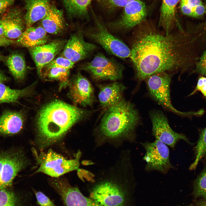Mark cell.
Instances as JSON below:
<instances>
[{
	"mask_svg": "<svg viewBox=\"0 0 206 206\" xmlns=\"http://www.w3.org/2000/svg\"><path fill=\"white\" fill-rule=\"evenodd\" d=\"M185 37L178 33L163 34L149 28L140 31L130 56L139 83L154 74L176 72L186 66L189 42Z\"/></svg>",
	"mask_w": 206,
	"mask_h": 206,
	"instance_id": "cell-1",
	"label": "cell"
},
{
	"mask_svg": "<svg viewBox=\"0 0 206 206\" xmlns=\"http://www.w3.org/2000/svg\"><path fill=\"white\" fill-rule=\"evenodd\" d=\"M92 113L59 100L46 105L37 119V140L39 147L42 148L60 140L74 124Z\"/></svg>",
	"mask_w": 206,
	"mask_h": 206,
	"instance_id": "cell-2",
	"label": "cell"
},
{
	"mask_svg": "<svg viewBox=\"0 0 206 206\" xmlns=\"http://www.w3.org/2000/svg\"><path fill=\"white\" fill-rule=\"evenodd\" d=\"M141 118L133 104L124 98L106 109L97 129L98 144L134 142Z\"/></svg>",
	"mask_w": 206,
	"mask_h": 206,
	"instance_id": "cell-3",
	"label": "cell"
},
{
	"mask_svg": "<svg viewBox=\"0 0 206 206\" xmlns=\"http://www.w3.org/2000/svg\"><path fill=\"white\" fill-rule=\"evenodd\" d=\"M132 163L126 162L119 172L96 181L89 190V197L101 206H131V188L135 177Z\"/></svg>",
	"mask_w": 206,
	"mask_h": 206,
	"instance_id": "cell-4",
	"label": "cell"
},
{
	"mask_svg": "<svg viewBox=\"0 0 206 206\" xmlns=\"http://www.w3.org/2000/svg\"><path fill=\"white\" fill-rule=\"evenodd\" d=\"M32 152L39 165L35 173H42L53 178H58L68 172L76 170L79 172V160L81 153L78 151L76 157L67 159L62 155L54 151L51 148L46 152H41L39 154L34 148Z\"/></svg>",
	"mask_w": 206,
	"mask_h": 206,
	"instance_id": "cell-5",
	"label": "cell"
},
{
	"mask_svg": "<svg viewBox=\"0 0 206 206\" xmlns=\"http://www.w3.org/2000/svg\"><path fill=\"white\" fill-rule=\"evenodd\" d=\"M171 75L161 72L154 74L144 80L149 95L165 109L179 115L189 116L198 115L197 112H183L175 109L172 104L170 95Z\"/></svg>",
	"mask_w": 206,
	"mask_h": 206,
	"instance_id": "cell-6",
	"label": "cell"
},
{
	"mask_svg": "<svg viewBox=\"0 0 206 206\" xmlns=\"http://www.w3.org/2000/svg\"><path fill=\"white\" fill-rule=\"evenodd\" d=\"M140 144L145 151L143 159L146 163L144 169L146 171H156L166 174L174 169L170 161V151L167 145L157 139Z\"/></svg>",
	"mask_w": 206,
	"mask_h": 206,
	"instance_id": "cell-7",
	"label": "cell"
},
{
	"mask_svg": "<svg viewBox=\"0 0 206 206\" xmlns=\"http://www.w3.org/2000/svg\"><path fill=\"white\" fill-rule=\"evenodd\" d=\"M124 69L121 64L101 53L97 54L91 61L82 64L80 68L88 72L96 81L119 80L122 77Z\"/></svg>",
	"mask_w": 206,
	"mask_h": 206,
	"instance_id": "cell-8",
	"label": "cell"
},
{
	"mask_svg": "<svg viewBox=\"0 0 206 206\" xmlns=\"http://www.w3.org/2000/svg\"><path fill=\"white\" fill-rule=\"evenodd\" d=\"M86 33L110 54L122 58L130 57L131 49L122 40L111 34L96 19L95 26L86 31Z\"/></svg>",
	"mask_w": 206,
	"mask_h": 206,
	"instance_id": "cell-9",
	"label": "cell"
},
{
	"mask_svg": "<svg viewBox=\"0 0 206 206\" xmlns=\"http://www.w3.org/2000/svg\"><path fill=\"white\" fill-rule=\"evenodd\" d=\"M149 116L152 125V135L155 138L173 149L177 142L183 140L188 143L191 142L184 134L173 130L171 127L167 118L162 111L151 110Z\"/></svg>",
	"mask_w": 206,
	"mask_h": 206,
	"instance_id": "cell-10",
	"label": "cell"
},
{
	"mask_svg": "<svg viewBox=\"0 0 206 206\" xmlns=\"http://www.w3.org/2000/svg\"><path fill=\"white\" fill-rule=\"evenodd\" d=\"M27 163L21 151L0 152V190L11 185L17 174Z\"/></svg>",
	"mask_w": 206,
	"mask_h": 206,
	"instance_id": "cell-11",
	"label": "cell"
},
{
	"mask_svg": "<svg viewBox=\"0 0 206 206\" xmlns=\"http://www.w3.org/2000/svg\"><path fill=\"white\" fill-rule=\"evenodd\" d=\"M147 14L145 3L141 0H135L124 7L123 13L110 26L116 30H127L139 24L145 19Z\"/></svg>",
	"mask_w": 206,
	"mask_h": 206,
	"instance_id": "cell-12",
	"label": "cell"
},
{
	"mask_svg": "<svg viewBox=\"0 0 206 206\" xmlns=\"http://www.w3.org/2000/svg\"><path fill=\"white\" fill-rule=\"evenodd\" d=\"M96 48L95 44L86 41L82 32L79 31L71 35L65 45L62 55L75 63L88 58Z\"/></svg>",
	"mask_w": 206,
	"mask_h": 206,
	"instance_id": "cell-13",
	"label": "cell"
},
{
	"mask_svg": "<svg viewBox=\"0 0 206 206\" xmlns=\"http://www.w3.org/2000/svg\"><path fill=\"white\" fill-rule=\"evenodd\" d=\"M69 84V96L75 104L84 107L93 105L95 101L94 90L87 79L79 72Z\"/></svg>",
	"mask_w": 206,
	"mask_h": 206,
	"instance_id": "cell-14",
	"label": "cell"
},
{
	"mask_svg": "<svg viewBox=\"0 0 206 206\" xmlns=\"http://www.w3.org/2000/svg\"><path fill=\"white\" fill-rule=\"evenodd\" d=\"M65 44V41L63 40H54L29 48L40 76L41 75L43 68L53 60L56 55L63 50Z\"/></svg>",
	"mask_w": 206,
	"mask_h": 206,
	"instance_id": "cell-15",
	"label": "cell"
},
{
	"mask_svg": "<svg viewBox=\"0 0 206 206\" xmlns=\"http://www.w3.org/2000/svg\"><path fill=\"white\" fill-rule=\"evenodd\" d=\"M5 30V36L11 39H17L26 29L24 16L21 10L11 6L0 15Z\"/></svg>",
	"mask_w": 206,
	"mask_h": 206,
	"instance_id": "cell-16",
	"label": "cell"
},
{
	"mask_svg": "<svg viewBox=\"0 0 206 206\" xmlns=\"http://www.w3.org/2000/svg\"><path fill=\"white\" fill-rule=\"evenodd\" d=\"M98 87L100 105L106 109L123 99V94L126 89L123 84L116 82L107 84H99Z\"/></svg>",
	"mask_w": 206,
	"mask_h": 206,
	"instance_id": "cell-17",
	"label": "cell"
},
{
	"mask_svg": "<svg viewBox=\"0 0 206 206\" xmlns=\"http://www.w3.org/2000/svg\"><path fill=\"white\" fill-rule=\"evenodd\" d=\"M26 13L24 16L26 28L46 15L51 5L49 0H24Z\"/></svg>",
	"mask_w": 206,
	"mask_h": 206,
	"instance_id": "cell-18",
	"label": "cell"
},
{
	"mask_svg": "<svg viewBox=\"0 0 206 206\" xmlns=\"http://www.w3.org/2000/svg\"><path fill=\"white\" fill-rule=\"evenodd\" d=\"M47 32L41 25L26 28L15 43L29 48L45 44L49 40Z\"/></svg>",
	"mask_w": 206,
	"mask_h": 206,
	"instance_id": "cell-19",
	"label": "cell"
},
{
	"mask_svg": "<svg viewBox=\"0 0 206 206\" xmlns=\"http://www.w3.org/2000/svg\"><path fill=\"white\" fill-rule=\"evenodd\" d=\"M24 122L23 114L20 112L7 111L0 117V134L10 135L19 132Z\"/></svg>",
	"mask_w": 206,
	"mask_h": 206,
	"instance_id": "cell-20",
	"label": "cell"
},
{
	"mask_svg": "<svg viewBox=\"0 0 206 206\" xmlns=\"http://www.w3.org/2000/svg\"><path fill=\"white\" fill-rule=\"evenodd\" d=\"M41 26L47 33L57 34L65 28L63 12L54 5H51L45 16L41 20Z\"/></svg>",
	"mask_w": 206,
	"mask_h": 206,
	"instance_id": "cell-21",
	"label": "cell"
},
{
	"mask_svg": "<svg viewBox=\"0 0 206 206\" xmlns=\"http://www.w3.org/2000/svg\"><path fill=\"white\" fill-rule=\"evenodd\" d=\"M180 0H163L159 24L165 29L166 34L170 33L174 26L176 7Z\"/></svg>",
	"mask_w": 206,
	"mask_h": 206,
	"instance_id": "cell-22",
	"label": "cell"
},
{
	"mask_svg": "<svg viewBox=\"0 0 206 206\" xmlns=\"http://www.w3.org/2000/svg\"><path fill=\"white\" fill-rule=\"evenodd\" d=\"M5 63L9 72L16 80L21 81L24 79L26 66L22 55L17 52L12 53L7 58Z\"/></svg>",
	"mask_w": 206,
	"mask_h": 206,
	"instance_id": "cell-23",
	"label": "cell"
},
{
	"mask_svg": "<svg viewBox=\"0 0 206 206\" xmlns=\"http://www.w3.org/2000/svg\"><path fill=\"white\" fill-rule=\"evenodd\" d=\"M31 89L30 87L20 90L12 89L0 83V104L17 102L19 98L29 94Z\"/></svg>",
	"mask_w": 206,
	"mask_h": 206,
	"instance_id": "cell-24",
	"label": "cell"
},
{
	"mask_svg": "<svg viewBox=\"0 0 206 206\" xmlns=\"http://www.w3.org/2000/svg\"><path fill=\"white\" fill-rule=\"evenodd\" d=\"M93 0H63L68 13L73 17L88 16V7Z\"/></svg>",
	"mask_w": 206,
	"mask_h": 206,
	"instance_id": "cell-25",
	"label": "cell"
},
{
	"mask_svg": "<svg viewBox=\"0 0 206 206\" xmlns=\"http://www.w3.org/2000/svg\"><path fill=\"white\" fill-rule=\"evenodd\" d=\"M70 70L60 68H53L44 71L41 76L60 82V88L69 84V76Z\"/></svg>",
	"mask_w": 206,
	"mask_h": 206,
	"instance_id": "cell-26",
	"label": "cell"
},
{
	"mask_svg": "<svg viewBox=\"0 0 206 206\" xmlns=\"http://www.w3.org/2000/svg\"><path fill=\"white\" fill-rule=\"evenodd\" d=\"M196 157L194 162L189 168L190 170L195 169L201 159L206 154V127L202 130L195 147Z\"/></svg>",
	"mask_w": 206,
	"mask_h": 206,
	"instance_id": "cell-27",
	"label": "cell"
},
{
	"mask_svg": "<svg viewBox=\"0 0 206 206\" xmlns=\"http://www.w3.org/2000/svg\"><path fill=\"white\" fill-rule=\"evenodd\" d=\"M193 194L197 198L201 197L206 200V168L194 182Z\"/></svg>",
	"mask_w": 206,
	"mask_h": 206,
	"instance_id": "cell-28",
	"label": "cell"
},
{
	"mask_svg": "<svg viewBox=\"0 0 206 206\" xmlns=\"http://www.w3.org/2000/svg\"><path fill=\"white\" fill-rule=\"evenodd\" d=\"M68 206H101L89 197L84 195L80 190L72 195Z\"/></svg>",
	"mask_w": 206,
	"mask_h": 206,
	"instance_id": "cell-29",
	"label": "cell"
},
{
	"mask_svg": "<svg viewBox=\"0 0 206 206\" xmlns=\"http://www.w3.org/2000/svg\"><path fill=\"white\" fill-rule=\"evenodd\" d=\"M18 197L5 189L0 190V206H21Z\"/></svg>",
	"mask_w": 206,
	"mask_h": 206,
	"instance_id": "cell-30",
	"label": "cell"
},
{
	"mask_svg": "<svg viewBox=\"0 0 206 206\" xmlns=\"http://www.w3.org/2000/svg\"><path fill=\"white\" fill-rule=\"evenodd\" d=\"M74 64L64 57H59L54 59L43 68L41 76L44 71L53 68H60L70 70L72 68Z\"/></svg>",
	"mask_w": 206,
	"mask_h": 206,
	"instance_id": "cell-31",
	"label": "cell"
},
{
	"mask_svg": "<svg viewBox=\"0 0 206 206\" xmlns=\"http://www.w3.org/2000/svg\"><path fill=\"white\" fill-rule=\"evenodd\" d=\"M201 4V0H181L180 4L181 10L184 14L194 17L193 8Z\"/></svg>",
	"mask_w": 206,
	"mask_h": 206,
	"instance_id": "cell-32",
	"label": "cell"
},
{
	"mask_svg": "<svg viewBox=\"0 0 206 206\" xmlns=\"http://www.w3.org/2000/svg\"><path fill=\"white\" fill-rule=\"evenodd\" d=\"M109 9L124 7L128 3L135 0H99Z\"/></svg>",
	"mask_w": 206,
	"mask_h": 206,
	"instance_id": "cell-33",
	"label": "cell"
},
{
	"mask_svg": "<svg viewBox=\"0 0 206 206\" xmlns=\"http://www.w3.org/2000/svg\"><path fill=\"white\" fill-rule=\"evenodd\" d=\"M37 202L40 206H56L45 194L40 191L35 192Z\"/></svg>",
	"mask_w": 206,
	"mask_h": 206,
	"instance_id": "cell-34",
	"label": "cell"
},
{
	"mask_svg": "<svg viewBox=\"0 0 206 206\" xmlns=\"http://www.w3.org/2000/svg\"><path fill=\"white\" fill-rule=\"evenodd\" d=\"M197 91L201 92L203 95L206 96V78L201 77L199 79L196 87L189 95L193 94Z\"/></svg>",
	"mask_w": 206,
	"mask_h": 206,
	"instance_id": "cell-35",
	"label": "cell"
},
{
	"mask_svg": "<svg viewBox=\"0 0 206 206\" xmlns=\"http://www.w3.org/2000/svg\"><path fill=\"white\" fill-rule=\"evenodd\" d=\"M196 66V70L197 72L206 76V50L201 56Z\"/></svg>",
	"mask_w": 206,
	"mask_h": 206,
	"instance_id": "cell-36",
	"label": "cell"
},
{
	"mask_svg": "<svg viewBox=\"0 0 206 206\" xmlns=\"http://www.w3.org/2000/svg\"><path fill=\"white\" fill-rule=\"evenodd\" d=\"M15 0H0V15L12 6Z\"/></svg>",
	"mask_w": 206,
	"mask_h": 206,
	"instance_id": "cell-37",
	"label": "cell"
},
{
	"mask_svg": "<svg viewBox=\"0 0 206 206\" xmlns=\"http://www.w3.org/2000/svg\"><path fill=\"white\" fill-rule=\"evenodd\" d=\"M205 8L202 4L199 5L193 9L194 17H197L202 15L205 13Z\"/></svg>",
	"mask_w": 206,
	"mask_h": 206,
	"instance_id": "cell-38",
	"label": "cell"
},
{
	"mask_svg": "<svg viewBox=\"0 0 206 206\" xmlns=\"http://www.w3.org/2000/svg\"><path fill=\"white\" fill-rule=\"evenodd\" d=\"M15 43V40L0 36V46L6 47Z\"/></svg>",
	"mask_w": 206,
	"mask_h": 206,
	"instance_id": "cell-39",
	"label": "cell"
},
{
	"mask_svg": "<svg viewBox=\"0 0 206 206\" xmlns=\"http://www.w3.org/2000/svg\"><path fill=\"white\" fill-rule=\"evenodd\" d=\"M8 78L3 72L0 71V83H3L8 80Z\"/></svg>",
	"mask_w": 206,
	"mask_h": 206,
	"instance_id": "cell-40",
	"label": "cell"
},
{
	"mask_svg": "<svg viewBox=\"0 0 206 206\" xmlns=\"http://www.w3.org/2000/svg\"><path fill=\"white\" fill-rule=\"evenodd\" d=\"M0 36L5 37V30L0 19Z\"/></svg>",
	"mask_w": 206,
	"mask_h": 206,
	"instance_id": "cell-41",
	"label": "cell"
},
{
	"mask_svg": "<svg viewBox=\"0 0 206 206\" xmlns=\"http://www.w3.org/2000/svg\"><path fill=\"white\" fill-rule=\"evenodd\" d=\"M198 204L199 206H206V200L199 201Z\"/></svg>",
	"mask_w": 206,
	"mask_h": 206,
	"instance_id": "cell-42",
	"label": "cell"
},
{
	"mask_svg": "<svg viewBox=\"0 0 206 206\" xmlns=\"http://www.w3.org/2000/svg\"><path fill=\"white\" fill-rule=\"evenodd\" d=\"M3 59V56H2V55L0 53V60H2Z\"/></svg>",
	"mask_w": 206,
	"mask_h": 206,
	"instance_id": "cell-43",
	"label": "cell"
},
{
	"mask_svg": "<svg viewBox=\"0 0 206 206\" xmlns=\"http://www.w3.org/2000/svg\"><path fill=\"white\" fill-rule=\"evenodd\" d=\"M205 13H206V8H205Z\"/></svg>",
	"mask_w": 206,
	"mask_h": 206,
	"instance_id": "cell-44",
	"label": "cell"
}]
</instances>
